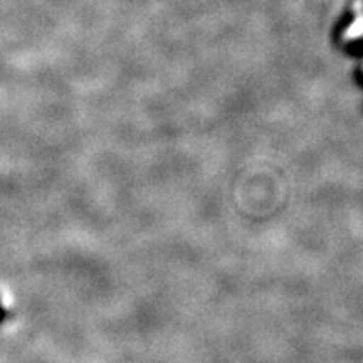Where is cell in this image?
I'll return each instance as SVG.
<instances>
[{
	"label": "cell",
	"mask_w": 363,
	"mask_h": 363,
	"mask_svg": "<svg viewBox=\"0 0 363 363\" xmlns=\"http://www.w3.org/2000/svg\"><path fill=\"white\" fill-rule=\"evenodd\" d=\"M6 316H7V313H6V310H4L2 303H0V323H2V321L6 320Z\"/></svg>",
	"instance_id": "1"
}]
</instances>
